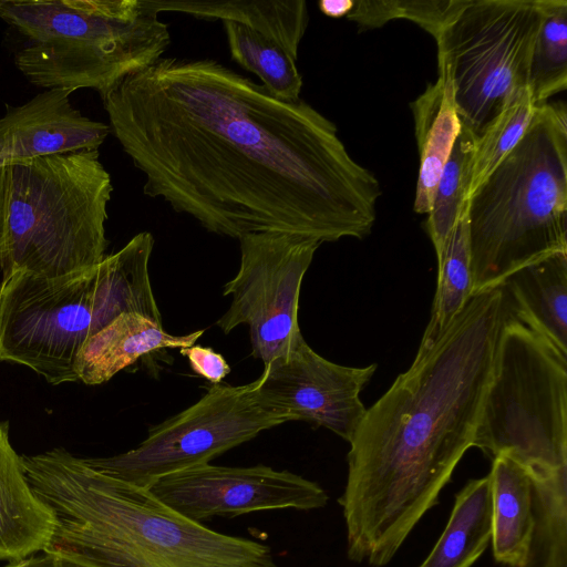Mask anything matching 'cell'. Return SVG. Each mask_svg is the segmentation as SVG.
<instances>
[{"mask_svg":"<svg viewBox=\"0 0 567 567\" xmlns=\"http://www.w3.org/2000/svg\"><path fill=\"white\" fill-rule=\"evenodd\" d=\"M143 192L207 231L370 235L381 187L333 122L214 59L163 56L104 100Z\"/></svg>","mask_w":567,"mask_h":567,"instance_id":"6da1fadb","label":"cell"},{"mask_svg":"<svg viewBox=\"0 0 567 567\" xmlns=\"http://www.w3.org/2000/svg\"><path fill=\"white\" fill-rule=\"evenodd\" d=\"M503 288L471 296L449 327L369 409L350 441L339 504L347 553L386 565L473 446L498 337L509 315Z\"/></svg>","mask_w":567,"mask_h":567,"instance_id":"7a4b0ae2","label":"cell"},{"mask_svg":"<svg viewBox=\"0 0 567 567\" xmlns=\"http://www.w3.org/2000/svg\"><path fill=\"white\" fill-rule=\"evenodd\" d=\"M22 460L32 491L55 518L43 551L90 567H277L268 545L186 518L64 447Z\"/></svg>","mask_w":567,"mask_h":567,"instance_id":"3957f363","label":"cell"},{"mask_svg":"<svg viewBox=\"0 0 567 567\" xmlns=\"http://www.w3.org/2000/svg\"><path fill=\"white\" fill-rule=\"evenodd\" d=\"M153 247V235L141 231L89 269L3 279L0 361L24 365L53 385L74 382L81 347L118 316L138 313L163 323L150 280Z\"/></svg>","mask_w":567,"mask_h":567,"instance_id":"277c9868","label":"cell"},{"mask_svg":"<svg viewBox=\"0 0 567 567\" xmlns=\"http://www.w3.org/2000/svg\"><path fill=\"white\" fill-rule=\"evenodd\" d=\"M472 296L522 267L567 251V112L536 105L511 153L470 194Z\"/></svg>","mask_w":567,"mask_h":567,"instance_id":"5b68a950","label":"cell"},{"mask_svg":"<svg viewBox=\"0 0 567 567\" xmlns=\"http://www.w3.org/2000/svg\"><path fill=\"white\" fill-rule=\"evenodd\" d=\"M147 0H0V19L25 40L14 62L32 84L102 101L164 56L168 24Z\"/></svg>","mask_w":567,"mask_h":567,"instance_id":"8992f818","label":"cell"},{"mask_svg":"<svg viewBox=\"0 0 567 567\" xmlns=\"http://www.w3.org/2000/svg\"><path fill=\"white\" fill-rule=\"evenodd\" d=\"M8 171L3 279L16 272L60 277L105 257L113 185L99 150L13 163Z\"/></svg>","mask_w":567,"mask_h":567,"instance_id":"52a82bcc","label":"cell"},{"mask_svg":"<svg viewBox=\"0 0 567 567\" xmlns=\"http://www.w3.org/2000/svg\"><path fill=\"white\" fill-rule=\"evenodd\" d=\"M473 446L530 473L567 468V355L511 312Z\"/></svg>","mask_w":567,"mask_h":567,"instance_id":"ba28073f","label":"cell"},{"mask_svg":"<svg viewBox=\"0 0 567 567\" xmlns=\"http://www.w3.org/2000/svg\"><path fill=\"white\" fill-rule=\"evenodd\" d=\"M546 0H467L435 39L461 126L478 137L527 89Z\"/></svg>","mask_w":567,"mask_h":567,"instance_id":"9c48e42d","label":"cell"},{"mask_svg":"<svg viewBox=\"0 0 567 567\" xmlns=\"http://www.w3.org/2000/svg\"><path fill=\"white\" fill-rule=\"evenodd\" d=\"M285 422L260 402L252 382L213 384L196 403L151 427L134 449L85 461L101 473L148 488L162 476L209 463Z\"/></svg>","mask_w":567,"mask_h":567,"instance_id":"30bf717a","label":"cell"},{"mask_svg":"<svg viewBox=\"0 0 567 567\" xmlns=\"http://www.w3.org/2000/svg\"><path fill=\"white\" fill-rule=\"evenodd\" d=\"M240 264L224 286L228 310L216 326L229 333L239 324L249 329L251 354L264 365L305 341L299 327L303 277L322 244L292 233H256L239 239Z\"/></svg>","mask_w":567,"mask_h":567,"instance_id":"8fae6325","label":"cell"},{"mask_svg":"<svg viewBox=\"0 0 567 567\" xmlns=\"http://www.w3.org/2000/svg\"><path fill=\"white\" fill-rule=\"evenodd\" d=\"M147 489L169 508L198 523L260 511L317 509L329 499L318 483L261 464L233 467L205 463L162 476Z\"/></svg>","mask_w":567,"mask_h":567,"instance_id":"7c38bea8","label":"cell"},{"mask_svg":"<svg viewBox=\"0 0 567 567\" xmlns=\"http://www.w3.org/2000/svg\"><path fill=\"white\" fill-rule=\"evenodd\" d=\"M377 368L337 364L305 340L264 365L252 383L260 402L286 422L323 426L350 443L367 411L359 394Z\"/></svg>","mask_w":567,"mask_h":567,"instance_id":"4fadbf2b","label":"cell"},{"mask_svg":"<svg viewBox=\"0 0 567 567\" xmlns=\"http://www.w3.org/2000/svg\"><path fill=\"white\" fill-rule=\"evenodd\" d=\"M71 93L49 89L23 104L7 106L0 117V162L10 165L99 150L111 128L76 110L71 103Z\"/></svg>","mask_w":567,"mask_h":567,"instance_id":"5bb4252c","label":"cell"},{"mask_svg":"<svg viewBox=\"0 0 567 567\" xmlns=\"http://www.w3.org/2000/svg\"><path fill=\"white\" fill-rule=\"evenodd\" d=\"M54 527L53 512L32 491L22 456L11 444L9 423L0 421V561L43 551Z\"/></svg>","mask_w":567,"mask_h":567,"instance_id":"9a60e30c","label":"cell"},{"mask_svg":"<svg viewBox=\"0 0 567 567\" xmlns=\"http://www.w3.org/2000/svg\"><path fill=\"white\" fill-rule=\"evenodd\" d=\"M204 330L174 336L163 324L138 313H123L91 336L81 347L75 361L78 381L97 385L151 352L168 348H187L196 343Z\"/></svg>","mask_w":567,"mask_h":567,"instance_id":"2e32d148","label":"cell"},{"mask_svg":"<svg viewBox=\"0 0 567 567\" xmlns=\"http://www.w3.org/2000/svg\"><path fill=\"white\" fill-rule=\"evenodd\" d=\"M501 287L511 313L567 355V251L522 267Z\"/></svg>","mask_w":567,"mask_h":567,"instance_id":"e0dca14e","label":"cell"},{"mask_svg":"<svg viewBox=\"0 0 567 567\" xmlns=\"http://www.w3.org/2000/svg\"><path fill=\"white\" fill-rule=\"evenodd\" d=\"M488 476L494 558L507 567H525L535 528L532 476L506 455L493 458Z\"/></svg>","mask_w":567,"mask_h":567,"instance_id":"ac0fdd59","label":"cell"},{"mask_svg":"<svg viewBox=\"0 0 567 567\" xmlns=\"http://www.w3.org/2000/svg\"><path fill=\"white\" fill-rule=\"evenodd\" d=\"M158 12H181L206 21H233L279 44L293 60L309 23L307 2L261 0H147Z\"/></svg>","mask_w":567,"mask_h":567,"instance_id":"d6986e66","label":"cell"},{"mask_svg":"<svg viewBox=\"0 0 567 567\" xmlns=\"http://www.w3.org/2000/svg\"><path fill=\"white\" fill-rule=\"evenodd\" d=\"M420 169L413 208L419 214H429L442 169L460 133L451 85L445 75L439 74L435 83L410 104Z\"/></svg>","mask_w":567,"mask_h":567,"instance_id":"ffe728a7","label":"cell"},{"mask_svg":"<svg viewBox=\"0 0 567 567\" xmlns=\"http://www.w3.org/2000/svg\"><path fill=\"white\" fill-rule=\"evenodd\" d=\"M491 481H470L455 496L445 529L419 567H471L491 543Z\"/></svg>","mask_w":567,"mask_h":567,"instance_id":"44dd1931","label":"cell"},{"mask_svg":"<svg viewBox=\"0 0 567 567\" xmlns=\"http://www.w3.org/2000/svg\"><path fill=\"white\" fill-rule=\"evenodd\" d=\"M230 58L258 76L261 85L285 102L300 100L302 76L293 60L279 44L233 21H223Z\"/></svg>","mask_w":567,"mask_h":567,"instance_id":"7402d4cb","label":"cell"},{"mask_svg":"<svg viewBox=\"0 0 567 567\" xmlns=\"http://www.w3.org/2000/svg\"><path fill=\"white\" fill-rule=\"evenodd\" d=\"M529 474L535 528L525 567H567V468Z\"/></svg>","mask_w":567,"mask_h":567,"instance_id":"603a6c76","label":"cell"},{"mask_svg":"<svg viewBox=\"0 0 567 567\" xmlns=\"http://www.w3.org/2000/svg\"><path fill=\"white\" fill-rule=\"evenodd\" d=\"M475 141L476 136L461 126L434 192L425 228L434 246L437 265L468 199Z\"/></svg>","mask_w":567,"mask_h":567,"instance_id":"cb8c5ba5","label":"cell"},{"mask_svg":"<svg viewBox=\"0 0 567 567\" xmlns=\"http://www.w3.org/2000/svg\"><path fill=\"white\" fill-rule=\"evenodd\" d=\"M467 203L437 265V287L421 344L434 341L472 296V269L466 220Z\"/></svg>","mask_w":567,"mask_h":567,"instance_id":"d4e9b609","label":"cell"},{"mask_svg":"<svg viewBox=\"0 0 567 567\" xmlns=\"http://www.w3.org/2000/svg\"><path fill=\"white\" fill-rule=\"evenodd\" d=\"M567 87V1L546 0L533 45L527 89L535 105Z\"/></svg>","mask_w":567,"mask_h":567,"instance_id":"484cf974","label":"cell"},{"mask_svg":"<svg viewBox=\"0 0 567 567\" xmlns=\"http://www.w3.org/2000/svg\"><path fill=\"white\" fill-rule=\"evenodd\" d=\"M535 106L528 90L524 91L476 137L471 164L470 194L517 145L528 127Z\"/></svg>","mask_w":567,"mask_h":567,"instance_id":"4316f807","label":"cell"},{"mask_svg":"<svg viewBox=\"0 0 567 567\" xmlns=\"http://www.w3.org/2000/svg\"><path fill=\"white\" fill-rule=\"evenodd\" d=\"M396 2L399 19L419 24L436 39L467 0H396Z\"/></svg>","mask_w":567,"mask_h":567,"instance_id":"83f0119b","label":"cell"},{"mask_svg":"<svg viewBox=\"0 0 567 567\" xmlns=\"http://www.w3.org/2000/svg\"><path fill=\"white\" fill-rule=\"evenodd\" d=\"M179 353L187 358L192 370L213 384L219 382L230 372L225 358L209 347L192 346L179 349Z\"/></svg>","mask_w":567,"mask_h":567,"instance_id":"f1b7e54d","label":"cell"},{"mask_svg":"<svg viewBox=\"0 0 567 567\" xmlns=\"http://www.w3.org/2000/svg\"><path fill=\"white\" fill-rule=\"evenodd\" d=\"M346 18L354 21L360 30L380 28L399 19L398 3L396 0H358Z\"/></svg>","mask_w":567,"mask_h":567,"instance_id":"f546056e","label":"cell"},{"mask_svg":"<svg viewBox=\"0 0 567 567\" xmlns=\"http://www.w3.org/2000/svg\"><path fill=\"white\" fill-rule=\"evenodd\" d=\"M3 567H90L83 563H80L75 559L69 558L66 556L42 551L40 555H31L29 557L10 561Z\"/></svg>","mask_w":567,"mask_h":567,"instance_id":"4dcf8cb0","label":"cell"},{"mask_svg":"<svg viewBox=\"0 0 567 567\" xmlns=\"http://www.w3.org/2000/svg\"><path fill=\"white\" fill-rule=\"evenodd\" d=\"M9 199V171L8 165L0 167V262L3 258L7 243Z\"/></svg>","mask_w":567,"mask_h":567,"instance_id":"1f68e13d","label":"cell"},{"mask_svg":"<svg viewBox=\"0 0 567 567\" xmlns=\"http://www.w3.org/2000/svg\"><path fill=\"white\" fill-rule=\"evenodd\" d=\"M353 3V0H321L318 2V7L324 16L339 19L349 14Z\"/></svg>","mask_w":567,"mask_h":567,"instance_id":"d6a6232c","label":"cell"},{"mask_svg":"<svg viewBox=\"0 0 567 567\" xmlns=\"http://www.w3.org/2000/svg\"><path fill=\"white\" fill-rule=\"evenodd\" d=\"M1 166H4V164H2V163L0 162V167H1Z\"/></svg>","mask_w":567,"mask_h":567,"instance_id":"836d02e7","label":"cell"}]
</instances>
